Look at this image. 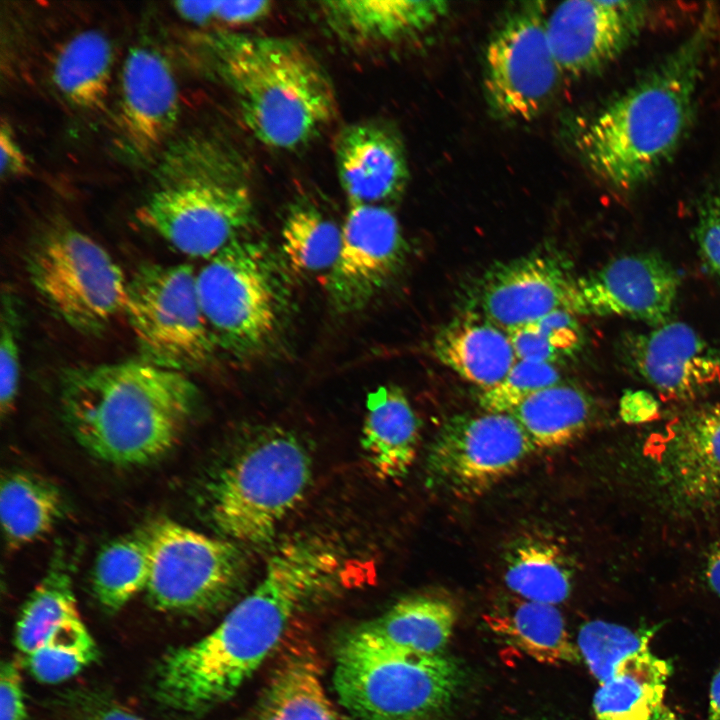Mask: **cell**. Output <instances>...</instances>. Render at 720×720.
<instances>
[{"mask_svg":"<svg viewBox=\"0 0 720 720\" xmlns=\"http://www.w3.org/2000/svg\"><path fill=\"white\" fill-rule=\"evenodd\" d=\"M255 720H339L323 684L319 659L310 644L297 641L285 648Z\"/></svg>","mask_w":720,"mask_h":720,"instance_id":"cell-25","label":"cell"},{"mask_svg":"<svg viewBox=\"0 0 720 720\" xmlns=\"http://www.w3.org/2000/svg\"><path fill=\"white\" fill-rule=\"evenodd\" d=\"M575 279L568 264L549 252L497 263L480 280L476 313L508 333L557 309L568 310Z\"/></svg>","mask_w":720,"mask_h":720,"instance_id":"cell-19","label":"cell"},{"mask_svg":"<svg viewBox=\"0 0 720 720\" xmlns=\"http://www.w3.org/2000/svg\"><path fill=\"white\" fill-rule=\"evenodd\" d=\"M335 162L340 185L353 205H380L396 199L408 180L400 139L384 125L359 122L336 138Z\"/></svg>","mask_w":720,"mask_h":720,"instance_id":"cell-21","label":"cell"},{"mask_svg":"<svg viewBox=\"0 0 720 720\" xmlns=\"http://www.w3.org/2000/svg\"><path fill=\"white\" fill-rule=\"evenodd\" d=\"M270 1H219L215 20L229 25L250 24L271 11Z\"/></svg>","mask_w":720,"mask_h":720,"instance_id":"cell-45","label":"cell"},{"mask_svg":"<svg viewBox=\"0 0 720 720\" xmlns=\"http://www.w3.org/2000/svg\"><path fill=\"white\" fill-rule=\"evenodd\" d=\"M98 656L93 637L78 617L55 632L26 659L30 672L38 681L55 684L77 675Z\"/></svg>","mask_w":720,"mask_h":720,"instance_id":"cell-38","label":"cell"},{"mask_svg":"<svg viewBox=\"0 0 720 720\" xmlns=\"http://www.w3.org/2000/svg\"><path fill=\"white\" fill-rule=\"evenodd\" d=\"M1 178L10 179L29 172L28 159L16 140L10 124L2 120L0 130Z\"/></svg>","mask_w":720,"mask_h":720,"instance_id":"cell-44","label":"cell"},{"mask_svg":"<svg viewBox=\"0 0 720 720\" xmlns=\"http://www.w3.org/2000/svg\"><path fill=\"white\" fill-rule=\"evenodd\" d=\"M457 618V609L449 600L414 595L401 599L358 629L397 648L440 654L450 641Z\"/></svg>","mask_w":720,"mask_h":720,"instance_id":"cell-27","label":"cell"},{"mask_svg":"<svg viewBox=\"0 0 720 720\" xmlns=\"http://www.w3.org/2000/svg\"><path fill=\"white\" fill-rule=\"evenodd\" d=\"M657 628L631 629L626 626L593 620L579 629L576 645L591 674L603 683L633 656L650 650Z\"/></svg>","mask_w":720,"mask_h":720,"instance_id":"cell-36","label":"cell"},{"mask_svg":"<svg viewBox=\"0 0 720 720\" xmlns=\"http://www.w3.org/2000/svg\"><path fill=\"white\" fill-rule=\"evenodd\" d=\"M573 575L568 554L548 537H523L505 556V584L524 600L557 606L570 596Z\"/></svg>","mask_w":720,"mask_h":720,"instance_id":"cell-31","label":"cell"},{"mask_svg":"<svg viewBox=\"0 0 720 720\" xmlns=\"http://www.w3.org/2000/svg\"><path fill=\"white\" fill-rule=\"evenodd\" d=\"M560 377L553 364L518 360L497 385L483 390L480 406L487 413H510L533 394L557 384Z\"/></svg>","mask_w":720,"mask_h":720,"instance_id":"cell-39","label":"cell"},{"mask_svg":"<svg viewBox=\"0 0 720 720\" xmlns=\"http://www.w3.org/2000/svg\"><path fill=\"white\" fill-rule=\"evenodd\" d=\"M433 351L445 366L483 390L497 385L517 359L508 333L476 312L442 327Z\"/></svg>","mask_w":720,"mask_h":720,"instance_id":"cell-24","label":"cell"},{"mask_svg":"<svg viewBox=\"0 0 720 720\" xmlns=\"http://www.w3.org/2000/svg\"><path fill=\"white\" fill-rule=\"evenodd\" d=\"M17 298L4 289L0 328V408L2 416L13 409L20 379V313Z\"/></svg>","mask_w":720,"mask_h":720,"instance_id":"cell-40","label":"cell"},{"mask_svg":"<svg viewBox=\"0 0 720 720\" xmlns=\"http://www.w3.org/2000/svg\"><path fill=\"white\" fill-rule=\"evenodd\" d=\"M341 230L326 288L331 306L347 314L366 307L392 280L404 263L407 246L398 219L385 206H351Z\"/></svg>","mask_w":720,"mask_h":720,"instance_id":"cell-15","label":"cell"},{"mask_svg":"<svg viewBox=\"0 0 720 720\" xmlns=\"http://www.w3.org/2000/svg\"><path fill=\"white\" fill-rule=\"evenodd\" d=\"M651 720H684L670 708L662 704Z\"/></svg>","mask_w":720,"mask_h":720,"instance_id":"cell-50","label":"cell"},{"mask_svg":"<svg viewBox=\"0 0 720 720\" xmlns=\"http://www.w3.org/2000/svg\"><path fill=\"white\" fill-rule=\"evenodd\" d=\"M151 570L146 592L156 609L196 614L218 608L238 589L245 559L235 542L169 519L149 524Z\"/></svg>","mask_w":720,"mask_h":720,"instance_id":"cell-12","label":"cell"},{"mask_svg":"<svg viewBox=\"0 0 720 720\" xmlns=\"http://www.w3.org/2000/svg\"><path fill=\"white\" fill-rule=\"evenodd\" d=\"M140 359L187 373L208 364L216 343L185 264H144L128 280L124 310Z\"/></svg>","mask_w":720,"mask_h":720,"instance_id":"cell-11","label":"cell"},{"mask_svg":"<svg viewBox=\"0 0 720 720\" xmlns=\"http://www.w3.org/2000/svg\"><path fill=\"white\" fill-rule=\"evenodd\" d=\"M201 306L216 346L256 355L278 336L288 307L283 273L260 242L238 238L196 272Z\"/></svg>","mask_w":720,"mask_h":720,"instance_id":"cell-8","label":"cell"},{"mask_svg":"<svg viewBox=\"0 0 720 720\" xmlns=\"http://www.w3.org/2000/svg\"><path fill=\"white\" fill-rule=\"evenodd\" d=\"M648 16L645 2L570 0L547 17L548 41L561 74L599 71L637 39Z\"/></svg>","mask_w":720,"mask_h":720,"instance_id":"cell-17","label":"cell"},{"mask_svg":"<svg viewBox=\"0 0 720 720\" xmlns=\"http://www.w3.org/2000/svg\"><path fill=\"white\" fill-rule=\"evenodd\" d=\"M710 19L703 18L678 48L604 107L580 135L586 163L615 189L629 191L646 182L687 135Z\"/></svg>","mask_w":720,"mask_h":720,"instance_id":"cell-3","label":"cell"},{"mask_svg":"<svg viewBox=\"0 0 720 720\" xmlns=\"http://www.w3.org/2000/svg\"><path fill=\"white\" fill-rule=\"evenodd\" d=\"M534 450L509 413L458 414L442 424L429 448L426 483L456 498L471 499L512 474Z\"/></svg>","mask_w":720,"mask_h":720,"instance_id":"cell-14","label":"cell"},{"mask_svg":"<svg viewBox=\"0 0 720 720\" xmlns=\"http://www.w3.org/2000/svg\"><path fill=\"white\" fill-rule=\"evenodd\" d=\"M619 355L634 376L666 400H691L720 387V352L683 322L624 335Z\"/></svg>","mask_w":720,"mask_h":720,"instance_id":"cell-18","label":"cell"},{"mask_svg":"<svg viewBox=\"0 0 720 720\" xmlns=\"http://www.w3.org/2000/svg\"><path fill=\"white\" fill-rule=\"evenodd\" d=\"M82 720H143L139 716L121 707L102 705L85 712Z\"/></svg>","mask_w":720,"mask_h":720,"instance_id":"cell-48","label":"cell"},{"mask_svg":"<svg viewBox=\"0 0 720 720\" xmlns=\"http://www.w3.org/2000/svg\"><path fill=\"white\" fill-rule=\"evenodd\" d=\"M517 360L555 364L574 357L584 345L576 314L566 309L551 313L508 332Z\"/></svg>","mask_w":720,"mask_h":720,"instance_id":"cell-37","label":"cell"},{"mask_svg":"<svg viewBox=\"0 0 720 720\" xmlns=\"http://www.w3.org/2000/svg\"><path fill=\"white\" fill-rule=\"evenodd\" d=\"M695 239L703 265L720 279V183L707 191L699 203Z\"/></svg>","mask_w":720,"mask_h":720,"instance_id":"cell-41","label":"cell"},{"mask_svg":"<svg viewBox=\"0 0 720 720\" xmlns=\"http://www.w3.org/2000/svg\"><path fill=\"white\" fill-rule=\"evenodd\" d=\"M339 568L336 550L319 538L281 545L259 583L214 630L161 659L159 701L192 714L229 699L281 644L294 616L335 582Z\"/></svg>","mask_w":720,"mask_h":720,"instance_id":"cell-1","label":"cell"},{"mask_svg":"<svg viewBox=\"0 0 720 720\" xmlns=\"http://www.w3.org/2000/svg\"><path fill=\"white\" fill-rule=\"evenodd\" d=\"M671 664L648 650L623 663L593 697L595 720H651L663 704Z\"/></svg>","mask_w":720,"mask_h":720,"instance_id":"cell-29","label":"cell"},{"mask_svg":"<svg viewBox=\"0 0 720 720\" xmlns=\"http://www.w3.org/2000/svg\"><path fill=\"white\" fill-rule=\"evenodd\" d=\"M484 618L500 638L539 663L560 666L582 660L555 605L515 597L496 603Z\"/></svg>","mask_w":720,"mask_h":720,"instance_id":"cell-26","label":"cell"},{"mask_svg":"<svg viewBox=\"0 0 720 720\" xmlns=\"http://www.w3.org/2000/svg\"><path fill=\"white\" fill-rule=\"evenodd\" d=\"M113 48L96 30H84L64 42L51 67L52 82L59 94L83 111L102 108L109 94Z\"/></svg>","mask_w":720,"mask_h":720,"instance_id":"cell-28","label":"cell"},{"mask_svg":"<svg viewBox=\"0 0 720 720\" xmlns=\"http://www.w3.org/2000/svg\"><path fill=\"white\" fill-rule=\"evenodd\" d=\"M334 687L358 720H440L462 684L456 661L386 644L355 629L335 657Z\"/></svg>","mask_w":720,"mask_h":720,"instance_id":"cell-6","label":"cell"},{"mask_svg":"<svg viewBox=\"0 0 720 720\" xmlns=\"http://www.w3.org/2000/svg\"><path fill=\"white\" fill-rule=\"evenodd\" d=\"M64 513V499L50 481L28 472L5 474L0 486V518L9 546L18 548L49 533Z\"/></svg>","mask_w":720,"mask_h":720,"instance_id":"cell-32","label":"cell"},{"mask_svg":"<svg viewBox=\"0 0 720 720\" xmlns=\"http://www.w3.org/2000/svg\"><path fill=\"white\" fill-rule=\"evenodd\" d=\"M681 278L656 252L613 258L575 279L568 310L576 315L618 316L659 326L668 322Z\"/></svg>","mask_w":720,"mask_h":720,"instance_id":"cell-16","label":"cell"},{"mask_svg":"<svg viewBox=\"0 0 720 720\" xmlns=\"http://www.w3.org/2000/svg\"><path fill=\"white\" fill-rule=\"evenodd\" d=\"M78 617L81 616L70 569L62 553L57 552L46 574L20 610L15 627V645L27 656Z\"/></svg>","mask_w":720,"mask_h":720,"instance_id":"cell-33","label":"cell"},{"mask_svg":"<svg viewBox=\"0 0 720 720\" xmlns=\"http://www.w3.org/2000/svg\"><path fill=\"white\" fill-rule=\"evenodd\" d=\"M342 230L311 206L297 205L288 212L281 229V248L295 272L330 270L341 246Z\"/></svg>","mask_w":720,"mask_h":720,"instance_id":"cell-35","label":"cell"},{"mask_svg":"<svg viewBox=\"0 0 720 720\" xmlns=\"http://www.w3.org/2000/svg\"><path fill=\"white\" fill-rule=\"evenodd\" d=\"M29 279L48 307L86 335L124 314L128 280L97 241L67 224L44 231L27 257Z\"/></svg>","mask_w":720,"mask_h":720,"instance_id":"cell-10","label":"cell"},{"mask_svg":"<svg viewBox=\"0 0 720 720\" xmlns=\"http://www.w3.org/2000/svg\"><path fill=\"white\" fill-rule=\"evenodd\" d=\"M707 720H720V667L711 682Z\"/></svg>","mask_w":720,"mask_h":720,"instance_id":"cell-49","label":"cell"},{"mask_svg":"<svg viewBox=\"0 0 720 720\" xmlns=\"http://www.w3.org/2000/svg\"><path fill=\"white\" fill-rule=\"evenodd\" d=\"M152 557L149 525L106 544L98 553L92 574L94 593L110 612L120 610L146 590Z\"/></svg>","mask_w":720,"mask_h":720,"instance_id":"cell-34","label":"cell"},{"mask_svg":"<svg viewBox=\"0 0 720 720\" xmlns=\"http://www.w3.org/2000/svg\"><path fill=\"white\" fill-rule=\"evenodd\" d=\"M187 373L142 359L73 367L61 381L65 421L96 458L141 465L171 450L197 403Z\"/></svg>","mask_w":720,"mask_h":720,"instance_id":"cell-2","label":"cell"},{"mask_svg":"<svg viewBox=\"0 0 720 720\" xmlns=\"http://www.w3.org/2000/svg\"><path fill=\"white\" fill-rule=\"evenodd\" d=\"M700 576L707 589L720 598V540L710 545L704 553Z\"/></svg>","mask_w":720,"mask_h":720,"instance_id":"cell-46","label":"cell"},{"mask_svg":"<svg viewBox=\"0 0 720 720\" xmlns=\"http://www.w3.org/2000/svg\"><path fill=\"white\" fill-rule=\"evenodd\" d=\"M545 4L523 3L491 35L484 60L483 89L498 119L527 122L550 101L561 75L547 36Z\"/></svg>","mask_w":720,"mask_h":720,"instance_id":"cell-13","label":"cell"},{"mask_svg":"<svg viewBox=\"0 0 720 720\" xmlns=\"http://www.w3.org/2000/svg\"><path fill=\"white\" fill-rule=\"evenodd\" d=\"M659 413V402L646 390H627L619 403V414L627 424L652 421Z\"/></svg>","mask_w":720,"mask_h":720,"instance_id":"cell-43","label":"cell"},{"mask_svg":"<svg viewBox=\"0 0 720 720\" xmlns=\"http://www.w3.org/2000/svg\"><path fill=\"white\" fill-rule=\"evenodd\" d=\"M0 707V720H28L22 677L15 660L1 664Z\"/></svg>","mask_w":720,"mask_h":720,"instance_id":"cell-42","label":"cell"},{"mask_svg":"<svg viewBox=\"0 0 720 720\" xmlns=\"http://www.w3.org/2000/svg\"><path fill=\"white\" fill-rule=\"evenodd\" d=\"M219 1H177L174 8L187 21L204 24L215 20Z\"/></svg>","mask_w":720,"mask_h":720,"instance_id":"cell-47","label":"cell"},{"mask_svg":"<svg viewBox=\"0 0 720 720\" xmlns=\"http://www.w3.org/2000/svg\"><path fill=\"white\" fill-rule=\"evenodd\" d=\"M419 441V419L399 387L385 385L369 393L361 446L378 478L404 477L415 461Z\"/></svg>","mask_w":720,"mask_h":720,"instance_id":"cell-23","label":"cell"},{"mask_svg":"<svg viewBox=\"0 0 720 720\" xmlns=\"http://www.w3.org/2000/svg\"><path fill=\"white\" fill-rule=\"evenodd\" d=\"M635 466L640 494L663 514L720 519V398L688 408L650 434Z\"/></svg>","mask_w":720,"mask_h":720,"instance_id":"cell-9","label":"cell"},{"mask_svg":"<svg viewBox=\"0 0 720 720\" xmlns=\"http://www.w3.org/2000/svg\"><path fill=\"white\" fill-rule=\"evenodd\" d=\"M509 414L523 428L535 449H554L569 444L588 430L594 421L596 406L583 389L557 383L533 394Z\"/></svg>","mask_w":720,"mask_h":720,"instance_id":"cell-30","label":"cell"},{"mask_svg":"<svg viewBox=\"0 0 720 720\" xmlns=\"http://www.w3.org/2000/svg\"><path fill=\"white\" fill-rule=\"evenodd\" d=\"M331 29L356 44H383L422 33L442 20L449 5L437 0H342L321 2Z\"/></svg>","mask_w":720,"mask_h":720,"instance_id":"cell-22","label":"cell"},{"mask_svg":"<svg viewBox=\"0 0 720 720\" xmlns=\"http://www.w3.org/2000/svg\"><path fill=\"white\" fill-rule=\"evenodd\" d=\"M217 58L245 125L266 146L301 148L337 114L328 74L297 41L228 35L217 41Z\"/></svg>","mask_w":720,"mask_h":720,"instance_id":"cell-4","label":"cell"},{"mask_svg":"<svg viewBox=\"0 0 720 720\" xmlns=\"http://www.w3.org/2000/svg\"><path fill=\"white\" fill-rule=\"evenodd\" d=\"M250 184L238 155L213 141L196 142L137 208L136 219L178 252L208 260L253 224Z\"/></svg>","mask_w":720,"mask_h":720,"instance_id":"cell-5","label":"cell"},{"mask_svg":"<svg viewBox=\"0 0 720 720\" xmlns=\"http://www.w3.org/2000/svg\"><path fill=\"white\" fill-rule=\"evenodd\" d=\"M311 475V457L296 435L282 429L264 432L212 483L210 519L226 539L266 545L302 500Z\"/></svg>","mask_w":720,"mask_h":720,"instance_id":"cell-7","label":"cell"},{"mask_svg":"<svg viewBox=\"0 0 720 720\" xmlns=\"http://www.w3.org/2000/svg\"><path fill=\"white\" fill-rule=\"evenodd\" d=\"M120 118L130 146L139 154L156 150L171 134L180 105L173 71L156 49L132 47L121 72Z\"/></svg>","mask_w":720,"mask_h":720,"instance_id":"cell-20","label":"cell"}]
</instances>
